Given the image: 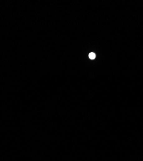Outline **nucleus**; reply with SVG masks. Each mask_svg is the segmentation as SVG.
Returning <instances> with one entry per match:
<instances>
[{
    "label": "nucleus",
    "instance_id": "nucleus-1",
    "mask_svg": "<svg viewBox=\"0 0 143 161\" xmlns=\"http://www.w3.org/2000/svg\"><path fill=\"white\" fill-rule=\"evenodd\" d=\"M89 57H90V59H95V57H96V54H95L94 53H93V52H91V53H90V54H89Z\"/></svg>",
    "mask_w": 143,
    "mask_h": 161
}]
</instances>
